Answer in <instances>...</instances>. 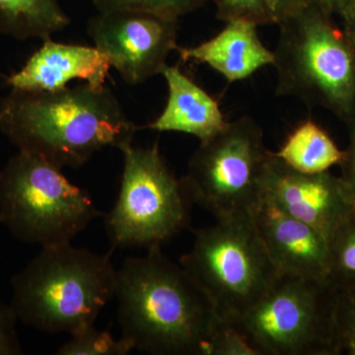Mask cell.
Returning <instances> with one entry per match:
<instances>
[{
  "label": "cell",
  "instance_id": "27",
  "mask_svg": "<svg viewBox=\"0 0 355 355\" xmlns=\"http://www.w3.org/2000/svg\"><path fill=\"white\" fill-rule=\"evenodd\" d=\"M343 19V29L355 46V0H352L340 14Z\"/></svg>",
  "mask_w": 355,
  "mask_h": 355
},
{
  "label": "cell",
  "instance_id": "14",
  "mask_svg": "<svg viewBox=\"0 0 355 355\" xmlns=\"http://www.w3.org/2000/svg\"><path fill=\"white\" fill-rule=\"evenodd\" d=\"M257 26L247 20H232L214 38L191 48L177 46L184 62L209 65L228 83L244 80L266 65H272V51L261 43Z\"/></svg>",
  "mask_w": 355,
  "mask_h": 355
},
{
  "label": "cell",
  "instance_id": "18",
  "mask_svg": "<svg viewBox=\"0 0 355 355\" xmlns=\"http://www.w3.org/2000/svg\"><path fill=\"white\" fill-rule=\"evenodd\" d=\"M328 282L336 291L355 288V209L329 240Z\"/></svg>",
  "mask_w": 355,
  "mask_h": 355
},
{
  "label": "cell",
  "instance_id": "17",
  "mask_svg": "<svg viewBox=\"0 0 355 355\" xmlns=\"http://www.w3.org/2000/svg\"><path fill=\"white\" fill-rule=\"evenodd\" d=\"M275 156L296 171L317 174L340 165V150L328 132L312 120H306L292 130Z\"/></svg>",
  "mask_w": 355,
  "mask_h": 355
},
{
  "label": "cell",
  "instance_id": "15",
  "mask_svg": "<svg viewBox=\"0 0 355 355\" xmlns=\"http://www.w3.org/2000/svg\"><path fill=\"white\" fill-rule=\"evenodd\" d=\"M161 74L169 91L167 104L158 118L146 128L160 132L187 133L202 142L226 127L228 121L216 100L187 76L179 65H167Z\"/></svg>",
  "mask_w": 355,
  "mask_h": 355
},
{
  "label": "cell",
  "instance_id": "24",
  "mask_svg": "<svg viewBox=\"0 0 355 355\" xmlns=\"http://www.w3.org/2000/svg\"><path fill=\"white\" fill-rule=\"evenodd\" d=\"M18 318L10 304L0 299V355H21L24 354L18 336Z\"/></svg>",
  "mask_w": 355,
  "mask_h": 355
},
{
  "label": "cell",
  "instance_id": "23",
  "mask_svg": "<svg viewBox=\"0 0 355 355\" xmlns=\"http://www.w3.org/2000/svg\"><path fill=\"white\" fill-rule=\"evenodd\" d=\"M336 327L342 354L355 355V288L336 293Z\"/></svg>",
  "mask_w": 355,
  "mask_h": 355
},
{
  "label": "cell",
  "instance_id": "26",
  "mask_svg": "<svg viewBox=\"0 0 355 355\" xmlns=\"http://www.w3.org/2000/svg\"><path fill=\"white\" fill-rule=\"evenodd\" d=\"M275 24H279L292 14L312 2V0H266Z\"/></svg>",
  "mask_w": 355,
  "mask_h": 355
},
{
  "label": "cell",
  "instance_id": "12",
  "mask_svg": "<svg viewBox=\"0 0 355 355\" xmlns=\"http://www.w3.org/2000/svg\"><path fill=\"white\" fill-rule=\"evenodd\" d=\"M252 218L280 273L328 280L329 242L319 231L266 198L254 209Z\"/></svg>",
  "mask_w": 355,
  "mask_h": 355
},
{
  "label": "cell",
  "instance_id": "3",
  "mask_svg": "<svg viewBox=\"0 0 355 355\" xmlns=\"http://www.w3.org/2000/svg\"><path fill=\"white\" fill-rule=\"evenodd\" d=\"M11 286L18 321L44 333L71 336L94 324L113 300L116 270L110 254L67 243L42 248Z\"/></svg>",
  "mask_w": 355,
  "mask_h": 355
},
{
  "label": "cell",
  "instance_id": "7",
  "mask_svg": "<svg viewBox=\"0 0 355 355\" xmlns=\"http://www.w3.org/2000/svg\"><path fill=\"white\" fill-rule=\"evenodd\" d=\"M121 188L113 209L105 214L112 250L161 247L188 227L193 205L182 179L166 163L158 144L121 149Z\"/></svg>",
  "mask_w": 355,
  "mask_h": 355
},
{
  "label": "cell",
  "instance_id": "6",
  "mask_svg": "<svg viewBox=\"0 0 355 355\" xmlns=\"http://www.w3.org/2000/svg\"><path fill=\"white\" fill-rule=\"evenodd\" d=\"M179 263L211 299L222 319L237 321L280 275L251 216L217 219L193 231Z\"/></svg>",
  "mask_w": 355,
  "mask_h": 355
},
{
  "label": "cell",
  "instance_id": "2",
  "mask_svg": "<svg viewBox=\"0 0 355 355\" xmlns=\"http://www.w3.org/2000/svg\"><path fill=\"white\" fill-rule=\"evenodd\" d=\"M116 317L133 349L154 355H210L222 318L200 284L161 247L116 270Z\"/></svg>",
  "mask_w": 355,
  "mask_h": 355
},
{
  "label": "cell",
  "instance_id": "11",
  "mask_svg": "<svg viewBox=\"0 0 355 355\" xmlns=\"http://www.w3.org/2000/svg\"><path fill=\"white\" fill-rule=\"evenodd\" d=\"M263 198L331 239L355 209V198L342 177L330 171L306 174L296 171L272 153Z\"/></svg>",
  "mask_w": 355,
  "mask_h": 355
},
{
  "label": "cell",
  "instance_id": "20",
  "mask_svg": "<svg viewBox=\"0 0 355 355\" xmlns=\"http://www.w3.org/2000/svg\"><path fill=\"white\" fill-rule=\"evenodd\" d=\"M207 1L209 0H93V3L99 12L132 9L178 20L198 10Z\"/></svg>",
  "mask_w": 355,
  "mask_h": 355
},
{
  "label": "cell",
  "instance_id": "25",
  "mask_svg": "<svg viewBox=\"0 0 355 355\" xmlns=\"http://www.w3.org/2000/svg\"><path fill=\"white\" fill-rule=\"evenodd\" d=\"M349 128V146L345 149V156L340 168H342V177L343 181L352 191V195L355 198V120L352 121L347 125Z\"/></svg>",
  "mask_w": 355,
  "mask_h": 355
},
{
  "label": "cell",
  "instance_id": "5",
  "mask_svg": "<svg viewBox=\"0 0 355 355\" xmlns=\"http://www.w3.org/2000/svg\"><path fill=\"white\" fill-rule=\"evenodd\" d=\"M104 216L62 168L39 156L18 150L0 170L1 224L21 242L67 244Z\"/></svg>",
  "mask_w": 355,
  "mask_h": 355
},
{
  "label": "cell",
  "instance_id": "22",
  "mask_svg": "<svg viewBox=\"0 0 355 355\" xmlns=\"http://www.w3.org/2000/svg\"><path fill=\"white\" fill-rule=\"evenodd\" d=\"M219 20H247L257 26L275 24L266 0H211Z\"/></svg>",
  "mask_w": 355,
  "mask_h": 355
},
{
  "label": "cell",
  "instance_id": "9",
  "mask_svg": "<svg viewBox=\"0 0 355 355\" xmlns=\"http://www.w3.org/2000/svg\"><path fill=\"white\" fill-rule=\"evenodd\" d=\"M336 293L327 279L280 273L239 322L260 355L342 354Z\"/></svg>",
  "mask_w": 355,
  "mask_h": 355
},
{
  "label": "cell",
  "instance_id": "13",
  "mask_svg": "<svg viewBox=\"0 0 355 355\" xmlns=\"http://www.w3.org/2000/svg\"><path fill=\"white\" fill-rule=\"evenodd\" d=\"M111 69L109 58L95 46L57 43L49 38L6 83L23 91L60 90L74 80L101 87Z\"/></svg>",
  "mask_w": 355,
  "mask_h": 355
},
{
  "label": "cell",
  "instance_id": "16",
  "mask_svg": "<svg viewBox=\"0 0 355 355\" xmlns=\"http://www.w3.org/2000/svg\"><path fill=\"white\" fill-rule=\"evenodd\" d=\"M70 24L58 0H0V35L46 40Z\"/></svg>",
  "mask_w": 355,
  "mask_h": 355
},
{
  "label": "cell",
  "instance_id": "8",
  "mask_svg": "<svg viewBox=\"0 0 355 355\" xmlns=\"http://www.w3.org/2000/svg\"><path fill=\"white\" fill-rule=\"evenodd\" d=\"M272 153L266 148L263 128L243 116L200 142L182 181L191 202L216 220L251 216L263 200Z\"/></svg>",
  "mask_w": 355,
  "mask_h": 355
},
{
  "label": "cell",
  "instance_id": "10",
  "mask_svg": "<svg viewBox=\"0 0 355 355\" xmlns=\"http://www.w3.org/2000/svg\"><path fill=\"white\" fill-rule=\"evenodd\" d=\"M178 20L132 9L104 11L89 20L87 33L128 85L162 73L176 51Z\"/></svg>",
  "mask_w": 355,
  "mask_h": 355
},
{
  "label": "cell",
  "instance_id": "28",
  "mask_svg": "<svg viewBox=\"0 0 355 355\" xmlns=\"http://www.w3.org/2000/svg\"><path fill=\"white\" fill-rule=\"evenodd\" d=\"M350 1L352 0H312V2L323 9L324 12L333 16L340 15Z\"/></svg>",
  "mask_w": 355,
  "mask_h": 355
},
{
  "label": "cell",
  "instance_id": "4",
  "mask_svg": "<svg viewBox=\"0 0 355 355\" xmlns=\"http://www.w3.org/2000/svg\"><path fill=\"white\" fill-rule=\"evenodd\" d=\"M275 95L321 107L345 125L355 120V46L314 2L277 24Z\"/></svg>",
  "mask_w": 355,
  "mask_h": 355
},
{
  "label": "cell",
  "instance_id": "1",
  "mask_svg": "<svg viewBox=\"0 0 355 355\" xmlns=\"http://www.w3.org/2000/svg\"><path fill=\"white\" fill-rule=\"evenodd\" d=\"M139 130L106 85L11 89L0 100V133L18 150L62 169L81 167L107 147L121 150Z\"/></svg>",
  "mask_w": 355,
  "mask_h": 355
},
{
  "label": "cell",
  "instance_id": "29",
  "mask_svg": "<svg viewBox=\"0 0 355 355\" xmlns=\"http://www.w3.org/2000/svg\"><path fill=\"white\" fill-rule=\"evenodd\" d=\"M0 224H1V217H0Z\"/></svg>",
  "mask_w": 355,
  "mask_h": 355
},
{
  "label": "cell",
  "instance_id": "21",
  "mask_svg": "<svg viewBox=\"0 0 355 355\" xmlns=\"http://www.w3.org/2000/svg\"><path fill=\"white\" fill-rule=\"evenodd\" d=\"M210 355H260L239 320L222 319L210 343Z\"/></svg>",
  "mask_w": 355,
  "mask_h": 355
},
{
  "label": "cell",
  "instance_id": "19",
  "mask_svg": "<svg viewBox=\"0 0 355 355\" xmlns=\"http://www.w3.org/2000/svg\"><path fill=\"white\" fill-rule=\"evenodd\" d=\"M130 340L116 338L107 331H98L94 324L71 335L69 342L58 349V355H128L132 352Z\"/></svg>",
  "mask_w": 355,
  "mask_h": 355
}]
</instances>
